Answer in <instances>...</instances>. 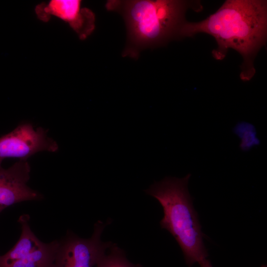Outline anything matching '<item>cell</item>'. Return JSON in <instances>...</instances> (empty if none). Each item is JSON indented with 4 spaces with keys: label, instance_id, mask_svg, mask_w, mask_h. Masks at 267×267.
I'll return each instance as SVG.
<instances>
[{
    "label": "cell",
    "instance_id": "1",
    "mask_svg": "<svg viewBox=\"0 0 267 267\" xmlns=\"http://www.w3.org/2000/svg\"><path fill=\"white\" fill-rule=\"evenodd\" d=\"M213 36L217 47L213 56L221 60L228 49L236 50L243 57L240 79L250 81L255 74L254 58L266 44L267 35V1L265 0H227L214 13L197 22H185L179 38L199 33Z\"/></svg>",
    "mask_w": 267,
    "mask_h": 267
},
{
    "label": "cell",
    "instance_id": "2",
    "mask_svg": "<svg viewBox=\"0 0 267 267\" xmlns=\"http://www.w3.org/2000/svg\"><path fill=\"white\" fill-rule=\"evenodd\" d=\"M105 7L123 18L127 42L122 56L134 59L144 49L179 39L187 9H202L199 0H109Z\"/></svg>",
    "mask_w": 267,
    "mask_h": 267
},
{
    "label": "cell",
    "instance_id": "3",
    "mask_svg": "<svg viewBox=\"0 0 267 267\" xmlns=\"http://www.w3.org/2000/svg\"><path fill=\"white\" fill-rule=\"evenodd\" d=\"M190 176L188 174L182 178L167 177L144 190L163 207L161 227L175 238L189 267L199 264L208 256L198 214L188 190Z\"/></svg>",
    "mask_w": 267,
    "mask_h": 267
},
{
    "label": "cell",
    "instance_id": "4",
    "mask_svg": "<svg viewBox=\"0 0 267 267\" xmlns=\"http://www.w3.org/2000/svg\"><path fill=\"white\" fill-rule=\"evenodd\" d=\"M111 221L104 223L97 221L93 231L88 238H82L71 231L58 240L53 267H93L112 245L111 241H103L102 233Z\"/></svg>",
    "mask_w": 267,
    "mask_h": 267
},
{
    "label": "cell",
    "instance_id": "5",
    "mask_svg": "<svg viewBox=\"0 0 267 267\" xmlns=\"http://www.w3.org/2000/svg\"><path fill=\"white\" fill-rule=\"evenodd\" d=\"M57 143L42 127L35 128L30 123L21 124L0 137V166L8 158L27 159L41 151L56 152Z\"/></svg>",
    "mask_w": 267,
    "mask_h": 267
},
{
    "label": "cell",
    "instance_id": "6",
    "mask_svg": "<svg viewBox=\"0 0 267 267\" xmlns=\"http://www.w3.org/2000/svg\"><path fill=\"white\" fill-rule=\"evenodd\" d=\"M30 173L27 160H19L6 169L0 166V213L16 203L43 198L40 192L28 185Z\"/></svg>",
    "mask_w": 267,
    "mask_h": 267
},
{
    "label": "cell",
    "instance_id": "7",
    "mask_svg": "<svg viewBox=\"0 0 267 267\" xmlns=\"http://www.w3.org/2000/svg\"><path fill=\"white\" fill-rule=\"evenodd\" d=\"M79 0H53L47 5L41 4L37 7L38 16L46 20L52 14L69 23L81 40L85 39L94 30L95 15L86 7L81 8Z\"/></svg>",
    "mask_w": 267,
    "mask_h": 267
},
{
    "label": "cell",
    "instance_id": "8",
    "mask_svg": "<svg viewBox=\"0 0 267 267\" xmlns=\"http://www.w3.org/2000/svg\"><path fill=\"white\" fill-rule=\"evenodd\" d=\"M58 240L43 243L18 259L0 267H53Z\"/></svg>",
    "mask_w": 267,
    "mask_h": 267
},
{
    "label": "cell",
    "instance_id": "9",
    "mask_svg": "<svg viewBox=\"0 0 267 267\" xmlns=\"http://www.w3.org/2000/svg\"><path fill=\"white\" fill-rule=\"evenodd\" d=\"M96 267H142L138 264L131 262L124 251L113 243L99 261Z\"/></svg>",
    "mask_w": 267,
    "mask_h": 267
},
{
    "label": "cell",
    "instance_id": "10",
    "mask_svg": "<svg viewBox=\"0 0 267 267\" xmlns=\"http://www.w3.org/2000/svg\"><path fill=\"white\" fill-rule=\"evenodd\" d=\"M234 131L241 139L240 147L242 150H248L259 143L255 129L252 125L241 123L236 126Z\"/></svg>",
    "mask_w": 267,
    "mask_h": 267
},
{
    "label": "cell",
    "instance_id": "11",
    "mask_svg": "<svg viewBox=\"0 0 267 267\" xmlns=\"http://www.w3.org/2000/svg\"><path fill=\"white\" fill-rule=\"evenodd\" d=\"M199 264L200 267H213L210 261L207 259L203 260Z\"/></svg>",
    "mask_w": 267,
    "mask_h": 267
}]
</instances>
